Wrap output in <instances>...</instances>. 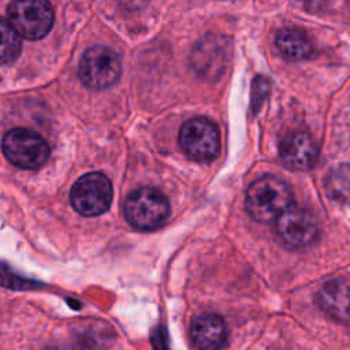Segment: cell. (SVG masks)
Segmentation results:
<instances>
[{"mask_svg":"<svg viewBox=\"0 0 350 350\" xmlns=\"http://www.w3.org/2000/svg\"><path fill=\"white\" fill-rule=\"evenodd\" d=\"M291 201V190L286 182L273 175H264L249 186L245 206L253 220L269 223L290 208Z\"/></svg>","mask_w":350,"mask_h":350,"instance_id":"cell-1","label":"cell"},{"mask_svg":"<svg viewBox=\"0 0 350 350\" xmlns=\"http://www.w3.org/2000/svg\"><path fill=\"white\" fill-rule=\"evenodd\" d=\"M127 223L139 231H152L164 224L170 215L167 197L153 187L134 190L123 206Z\"/></svg>","mask_w":350,"mask_h":350,"instance_id":"cell-2","label":"cell"},{"mask_svg":"<svg viewBox=\"0 0 350 350\" xmlns=\"http://www.w3.org/2000/svg\"><path fill=\"white\" fill-rule=\"evenodd\" d=\"M53 8L48 0H11L7 21L26 40L45 37L53 25Z\"/></svg>","mask_w":350,"mask_h":350,"instance_id":"cell-3","label":"cell"},{"mask_svg":"<svg viewBox=\"0 0 350 350\" xmlns=\"http://www.w3.org/2000/svg\"><path fill=\"white\" fill-rule=\"evenodd\" d=\"M3 153L11 164L23 170H36L48 160L49 146L36 131L12 129L3 138Z\"/></svg>","mask_w":350,"mask_h":350,"instance_id":"cell-4","label":"cell"},{"mask_svg":"<svg viewBox=\"0 0 350 350\" xmlns=\"http://www.w3.org/2000/svg\"><path fill=\"white\" fill-rule=\"evenodd\" d=\"M122 63L115 51L107 46L94 45L81 57L78 77L92 89H107L120 77Z\"/></svg>","mask_w":350,"mask_h":350,"instance_id":"cell-5","label":"cell"},{"mask_svg":"<svg viewBox=\"0 0 350 350\" xmlns=\"http://www.w3.org/2000/svg\"><path fill=\"white\" fill-rule=\"evenodd\" d=\"M70 201L72 208L82 216H98L111 205V180L101 172H89L74 183L70 191Z\"/></svg>","mask_w":350,"mask_h":350,"instance_id":"cell-6","label":"cell"},{"mask_svg":"<svg viewBox=\"0 0 350 350\" xmlns=\"http://www.w3.org/2000/svg\"><path fill=\"white\" fill-rule=\"evenodd\" d=\"M179 145L190 159L211 161L220 150L219 129L206 118H191L180 127Z\"/></svg>","mask_w":350,"mask_h":350,"instance_id":"cell-7","label":"cell"},{"mask_svg":"<svg viewBox=\"0 0 350 350\" xmlns=\"http://www.w3.org/2000/svg\"><path fill=\"white\" fill-rule=\"evenodd\" d=\"M275 227L280 239L297 249L313 245L319 237V226L314 216L309 211L294 205L275 220Z\"/></svg>","mask_w":350,"mask_h":350,"instance_id":"cell-8","label":"cell"},{"mask_svg":"<svg viewBox=\"0 0 350 350\" xmlns=\"http://www.w3.org/2000/svg\"><path fill=\"white\" fill-rule=\"evenodd\" d=\"M279 156L283 164L294 171L310 170L319 156L317 145L305 131H290L279 144Z\"/></svg>","mask_w":350,"mask_h":350,"instance_id":"cell-9","label":"cell"},{"mask_svg":"<svg viewBox=\"0 0 350 350\" xmlns=\"http://www.w3.org/2000/svg\"><path fill=\"white\" fill-rule=\"evenodd\" d=\"M227 64V45L217 36H205L193 49L191 66L202 78H217Z\"/></svg>","mask_w":350,"mask_h":350,"instance_id":"cell-10","label":"cell"},{"mask_svg":"<svg viewBox=\"0 0 350 350\" xmlns=\"http://www.w3.org/2000/svg\"><path fill=\"white\" fill-rule=\"evenodd\" d=\"M320 308L342 323H350V279L334 278L327 280L317 293Z\"/></svg>","mask_w":350,"mask_h":350,"instance_id":"cell-11","label":"cell"},{"mask_svg":"<svg viewBox=\"0 0 350 350\" xmlns=\"http://www.w3.org/2000/svg\"><path fill=\"white\" fill-rule=\"evenodd\" d=\"M190 338L198 350H220L228 338L227 325L220 316L204 313L193 320Z\"/></svg>","mask_w":350,"mask_h":350,"instance_id":"cell-12","label":"cell"},{"mask_svg":"<svg viewBox=\"0 0 350 350\" xmlns=\"http://www.w3.org/2000/svg\"><path fill=\"white\" fill-rule=\"evenodd\" d=\"M275 46L282 56L288 60H305L313 53L310 38L299 29L286 27L279 30L275 37Z\"/></svg>","mask_w":350,"mask_h":350,"instance_id":"cell-13","label":"cell"},{"mask_svg":"<svg viewBox=\"0 0 350 350\" xmlns=\"http://www.w3.org/2000/svg\"><path fill=\"white\" fill-rule=\"evenodd\" d=\"M327 194L342 204L350 202V165L342 164L327 175L325 178Z\"/></svg>","mask_w":350,"mask_h":350,"instance_id":"cell-14","label":"cell"},{"mask_svg":"<svg viewBox=\"0 0 350 350\" xmlns=\"http://www.w3.org/2000/svg\"><path fill=\"white\" fill-rule=\"evenodd\" d=\"M22 49L21 36L8 23L7 19L1 22V63L7 64L14 62Z\"/></svg>","mask_w":350,"mask_h":350,"instance_id":"cell-15","label":"cell"}]
</instances>
